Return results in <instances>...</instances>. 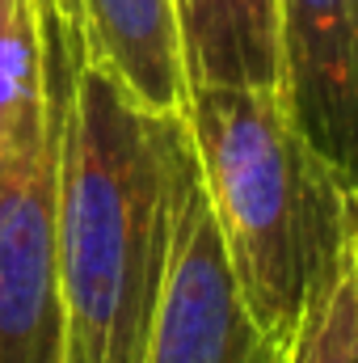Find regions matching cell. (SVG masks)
Segmentation results:
<instances>
[{
  "instance_id": "6da1fadb",
  "label": "cell",
  "mask_w": 358,
  "mask_h": 363,
  "mask_svg": "<svg viewBox=\"0 0 358 363\" xmlns=\"http://www.w3.org/2000/svg\"><path fill=\"white\" fill-rule=\"evenodd\" d=\"M190 174L185 114L144 110L81 55L59 148L64 363H144Z\"/></svg>"
},
{
  "instance_id": "7a4b0ae2",
  "label": "cell",
  "mask_w": 358,
  "mask_h": 363,
  "mask_svg": "<svg viewBox=\"0 0 358 363\" xmlns=\"http://www.w3.org/2000/svg\"><path fill=\"white\" fill-rule=\"evenodd\" d=\"M185 131L249 313L295 342L358 224V203L299 135L278 89L198 85L185 101Z\"/></svg>"
},
{
  "instance_id": "3957f363",
  "label": "cell",
  "mask_w": 358,
  "mask_h": 363,
  "mask_svg": "<svg viewBox=\"0 0 358 363\" xmlns=\"http://www.w3.org/2000/svg\"><path fill=\"white\" fill-rule=\"evenodd\" d=\"M42 93L0 144V363H64L59 291V148L81 68V30L68 0H38Z\"/></svg>"
},
{
  "instance_id": "277c9868",
  "label": "cell",
  "mask_w": 358,
  "mask_h": 363,
  "mask_svg": "<svg viewBox=\"0 0 358 363\" xmlns=\"http://www.w3.org/2000/svg\"><path fill=\"white\" fill-rule=\"evenodd\" d=\"M144 363H291V342L249 313L232 279L198 165L185 182L173 262Z\"/></svg>"
},
{
  "instance_id": "5b68a950",
  "label": "cell",
  "mask_w": 358,
  "mask_h": 363,
  "mask_svg": "<svg viewBox=\"0 0 358 363\" xmlns=\"http://www.w3.org/2000/svg\"><path fill=\"white\" fill-rule=\"evenodd\" d=\"M278 97L358 203V0H274Z\"/></svg>"
},
{
  "instance_id": "8992f818",
  "label": "cell",
  "mask_w": 358,
  "mask_h": 363,
  "mask_svg": "<svg viewBox=\"0 0 358 363\" xmlns=\"http://www.w3.org/2000/svg\"><path fill=\"white\" fill-rule=\"evenodd\" d=\"M85 60L114 77L144 110L185 114L190 81L181 64L173 0H68Z\"/></svg>"
},
{
  "instance_id": "52a82bcc",
  "label": "cell",
  "mask_w": 358,
  "mask_h": 363,
  "mask_svg": "<svg viewBox=\"0 0 358 363\" xmlns=\"http://www.w3.org/2000/svg\"><path fill=\"white\" fill-rule=\"evenodd\" d=\"M190 89H278L274 0H173Z\"/></svg>"
},
{
  "instance_id": "ba28073f",
  "label": "cell",
  "mask_w": 358,
  "mask_h": 363,
  "mask_svg": "<svg viewBox=\"0 0 358 363\" xmlns=\"http://www.w3.org/2000/svg\"><path fill=\"white\" fill-rule=\"evenodd\" d=\"M291 363H358V224L295 330Z\"/></svg>"
},
{
  "instance_id": "9c48e42d",
  "label": "cell",
  "mask_w": 358,
  "mask_h": 363,
  "mask_svg": "<svg viewBox=\"0 0 358 363\" xmlns=\"http://www.w3.org/2000/svg\"><path fill=\"white\" fill-rule=\"evenodd\" d=\"M42 21L38 0H0V144L42 93Z\"/></svg>"
}]
</instances>
